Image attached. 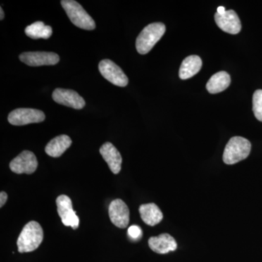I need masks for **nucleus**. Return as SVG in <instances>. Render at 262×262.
I'll use <instances>...</instances> for the list:
<instances>
[{
    "label": "nucleus",
    "mask_w": 262,
    "mask_h": 262,
    "mask_svg": "<svg viewBox=\"0 0 262 262\" xmlns=\"http://www.w3.org/2000/svg\"><path fill=\"white\" fill-rule=\"evenodd\" d=\"M25 34L32 39H46L51 37L53 29L50 26L46 25L42 21H37L31 24L25 29Z\"/></svg>",
    "instance_id": "6ab92c4d"
},
{
    "label": "nucleus",
    "mask_w": 262,
    "mask_h": 262,
    "mask_svg": "<svg viewBox=\"0 0 262 262\" xmlns=\"http://www.w3.org/2000/svg\"><path fill=\"white\" fill-rule=\"evenodd\" d=\"M214 18L217 26L224 32L231 34H237L241 32V20L234 10H227L224 14L216 13Z\"/></svg>",
    "instance_id": "f8f14e48"
},
{
    "label": "nucleus",
    "mask_w": 262,
    "mask_h": 262,
    "mask_svg": "<svg viewBox=\"0 0 262 262\" xmlns=\"http://www.w3.org/2000/svg\"><path fill=\"white\" fill-rule=\"evenodd\" d=\"M98 70L106 80L115 85L125 87L128 84V78L123 71L111 60L104 59L100 62Z\"/></svg>",
    "instance_id": "423d86ee"
},
{
    "label": "nucleus",
    "mask_w": 262,
    "mask_h": 262,
    "mask_svg": "<svg viewBox=\"0 0 262 262\" xmlns=\"http://www.w3.org/2000/svg\"><path fill=\"white\" fill-rule=\"evenodd\" d=\"M52 97L56 103L75 110H82L85 106L83 98L72 90L56 89Z\"/></svg>",
    "instance_id": "9b49d317"
},
{
    "label": "nucleus",
    "mask_w": 262,
    "mask_h": 262,
    "mask_svg": "<svg viewBox=\"0 0 262 262\" xmlns=\"http://www.w3.org/2000/svg\"><path fill=\"white\" fill-rule=\"evenodd\" d=\"M8 119L11 125L21 126L42 122L46 120V115L43 112L35 108H19L11 112Z\"/></svg>",
    "instance_id": "39448f33"
},
{
    "label": "nucleus",
    "mask_w": 262,
    "mask_h": 262,
    "mask_svg": "<svg viewBox=\"0 0 262 262\" xmlns=\"http://www.w3.org/2000/svg\"><path fill=\"white\" fill-rule=\"evenodd\" d=\"M231 78L226 72H220L213 75L206 84V89L210 94H215L222 92L229 87Z\"/></svg>",
    "instance_id": "a211bd4d"
},
{
    "label": "nucleus",
    "mask_w": 262,
    "mask_h": 262,
    "mask_svg": "<svg viewBox=\"0 0 262 262\" xmlns=\"http://www.w3.org/2000/svg\"><path fill=\"white\" fill-rule=\"evenodd\" d=\"M72 139L70 136L61 135L56 136L46 146V152L52 158H59L66 150L72 145Z\"/></svg>",
    "instance_id": "dca6fc26"
},
{
    "label": "nucleus",
    "mask_w": 262,
    "mask_h": 262,
    "mask_svg": "<svg viewBox=\"0 0 262 262\" xmlns=\"http://www.w3.org/2000/svg\"><path fill=\"white\" fill-rule=\"evenodd\" d=\"M203 62L198 56H189L182 61L179 70V77L182 80H187L198 74L201 70Z\"/></svg>",
    "instance_id": "f3484780"
},
{
    "label": "nucleus",
    "mask_w": 262,
    "mask_h": 262,
    "mask_svg": "<svg viewBox=\"0 0 262 262\" xmlns=\"http://www.w3.org/2000/svg\"><path fill=\"white\" fill-rule=\"evenodd\" d=\"M100 153L114 174L121 170L122 157L117 148L112 143L106 142L100 148Z\"/></svg>",
    "instance_id": "ddd939ff"
},
{
    "label": "nucleus",
    "mask_w": 262,
    "mask_h": 262,
    "mask_svg": "<svg viewBox=\"0 0 262 262\" xmlns=\"http://www.w3.org/2000/svg\"><path fill=\"white\" fill-rule=\"evenodd\" d=\"M226 11L227 10H225V7L221 6L217 8V13H219V14H224Z\"/></svg>",
    "instance_id": "5701e85b"
},
{
    "label": "nucleus",
    "mask_w": 262,
    "mask_h": 262,
    "mask_svg": "<svg viewBox=\"0 0 262 262\" xmlns=\"http://www.w3.org/2000/svg\"><path fill=\"white\" fill-rule=\"evenodd\" d=\"M0 11H1V17H0V19H1V20H3V18H4V12H3V8H2L1 7V8H0Z\"/></svg>",
    "instance_id": "b1692460"
},
{
    "label": "nucleus",
    "mask_w": 262,
    "mask_h": 262,
    "mask_svg": "<svg viewBox=\"0 0 262 262\" xmlns=\"http://www.w3.org/2000/svg\"><path fill=\"white\" fill-rule=\"evenodd\" d=\"M7 200H8V194L6 192H1L0 193V207H3L6 203Z\"/></svg>",
    "instance_id": "4be33fe9"
},
{
    "label": "nucleus",
    "mask_w": 262,
    "mask_h": 262,
    "mask_svg": "<svg viewBox=\"0 0 262 262\" xmlns=\"http://www.w3.org/2000/svg\"><path fill=\"white\" fill-rule=\"evenodd\" d=\"M44 238L43 229L37 222L32 221L27 224L17 241L19 253H29L35 251Z\"/></svg>",
    "instance_id": "f257e3e1"
},
{
    "label": "nucleus",
    "mask_w": 262,
    "mask_h": 262,
    "mask_svg": "<svg viewBox=\"0 0 262 262\" xmlns=\"http://www.w3.org/2000/svg\"><path fill=\"white\" fill-rule=\"evenodd\" d=\"M251 144L241 136L231 138L225 146L223 154L224 163L234 165L248 158L251 152Z\"/></svg>",
    "instance_id": "7ed1b4c3"
},
{
    "label": "nucleus",
    "mask_w": 262,
    "mask_h": 262,
    "mask_svg": "<svg viewBox=\"0 0 262 262\" xmlns=\"http://www.w3.org/2000/svg\"><path fill=\"white\" fill-rule=\"evenodd\" d=\"M108 215L114 225L119 228H126L130 222V211L125 202L120 199L115 200L108 207Z\"/></svg>",
    "instance_id": "9d476101"
},
{
    "label": "nucleus",
    "mask_w": 262,
    "mask_h": 262,
    "mask_svg": "<svg viewBox=\"0 0 262 262\" xmlns=\"http://www.w3.org/2000/svg\"><path fill=\"white\" fill-rule=\"evenodd\" d=\"M19 58L29 67L56 65L60 60L58 55L52 52H26Z\"/></svg>",
    "instance_id": "1a4fd4ad"
},
{
    "label": "nucleus",
    "mask_w": 262,
    "mask_h": 262,
    "mask_svg": "<svg viewBox=\"0 0 262 262\" xmlns=\"http://www.w3.org/2000/svg\"><path fill=\"white\" fill-rule=\"evenodd\" d=\"M38 167V161L32 151L25 150L19 154L10 163V168L17 174H32Z\"/></svg>",
    "instance_id": "6e6552de"
},
{
    "label": "nucleus",
    "mask_w": 262,
    "mask_h": 262,
    "mask_svg": "<svg viewBox=\"0 0 262 262\" xmlns=\"http://www.w3.org/2000/svg\"><path fill=\"white\" fill-rule=\"evenodd\" d=\"M56 205L57 211L63 225L71 227L73 229L78 228L80 219L73 210L70 198L64 194L58 196L56 199Z\"/></svg>",
    "instance_id": "0eeeda50"
},
{
    "label": "nucleus",
    "mask_w": 262,
    "mask_h": 262,
    "mask_svg": "<svg viewBox=\"0 0 262 262\" xmlns=\"http://www.w3.org/2000/svg\"><path fill=\"white\" fill-rule=\"evenodd\" d=\"M165 24L158 22L146 26L136 39V48L141 55L149 53L165 34Z\"/></svg>",
    "instance_id": "f03ea898"
},
{
    "label": "nucleus",
    "mask_w": 262,
    "mask_h": 262,
    "mask_svg": "<svg viewBox=\"0 0 262 262\" xmlns=\"http://www.w3.org/2000/svg\"><path fill=\"white\" fill-rule=\"evenodd\" d=\"M62 7L72 23L79 28L85 30H94L96 23L91 15L84 10L82 5L75 0H62Z\"/></svg>",
    "instance_id": "20e7f679"
},
{
    "label": "nucleus",
    "mask_w": 262,
    "mask_h": 262,
    "mask_svg": "<svg viewBox=\"0 0 262 262\" xmlns=\"http://www.w3.org/2000/svg\"><path fill=\"white\" fill-rule=\"evenodd\" d=\"M139 213L143 222L151 227L158 225L163 219V213L159 207L153 203L141 205L139 207Z\"/></svg>",
    "instance_id": "2eb2a0df"
},
{
    "label": "nucleus",
    "mask_w": 262,
    "mask_h": 262,
    "mask_svg": "<svg viewBox=\"0 0 262 262\" xmlns=\"http://www.w3.org/2000/svg\"><path fill=\"white\" fill-rule=\"evenodd\" d=\"M149 248L159 254H166L177 250V243L170 234L164 233L158 237H151L148 241Z\"/></svg>",
    "instance_id": "4468645a"
},
{
    "label": "nucleus",
    "mask_w": 262,
    "mask_h": 262,
    "mask_svg": "<svg viewBox=\"0 0 262 262\" xmlns=\"http://www.w3.org/2000/svg\"><path fill=\"white\" fill-rule=\"evenodd\" d=\"M253 111L256 118L262 122V90H257L253 94Z\"/></svg>",
    "instance_id": "aec40b11"
},
{
    "label": "nucleus",
    "mask_w": 262,
    "mask_h": 262,
    "mask_svg": "<svg viewBox=\"0 0 262 262\" xmlns=\"http://www.w3.org/2000/svg\"><path fill=\"white\" fill-rule=\"evenodd\" d=\"M127 233H128L129 237L134 241H137L140 239L143 234L142 230L137 225H133L129 227Z\"/></svg>",
    "instance_id": "412c9836"
}]
</instances>
